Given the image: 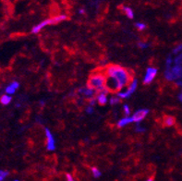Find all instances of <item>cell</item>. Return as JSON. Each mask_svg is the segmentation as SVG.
Returning <instances> with one entry per match:
<instances>
[{"label": "cell", "mask_w": 182, "mask_h": 181, "mask_svg": "<svg viewBox=\"0 0 182 181\" xmlns=\"http://www.w3.org/2000/svg\"><path fill=\"white\" fill-rule=\"evenodd\" d=\"M135 27L137 28V30L139 32H143L144 30H146L147 25L145 23H143V22H136L135 23Z\"/></svg>", "instance_id": "15"}, {"label": "cell", "mask_w": 182, "mask_h": 181, "mask_svg": "<svg viewBox=\"0 0 182 181\" xmlns=\"http://www.w3.org/2000/svg\"><path fill=\"white\" fill-rule=\"evenodd\" d=\"M8 172L7 171H4V170H0V181H3L7 176H8Z\"/></svg>", "instance_id": "18"}, {"label": "cell", "mask_w": 182, "mask_h": 181, "mask_svg": "<svg viewBox=\"0 0 182 181\" xmlns=\"http://www.w3.org/2000/svg\"><path fill=\"white\" fill-rule=\"evenodd\" d=\"M123 110H124V114H125V117H128L130 114V108L129 106V104H125L123 106Z\"/></svg>", "instance_id": "17"}, {"label": "cell", "mask_w": 182, "mask_h": 181, "mask_svg": "<svg viewBox=\"0 0 182 181\" xmlns=\"http://www.w3.org/2000/svg\"><path fill=\"white\" fill-rule=\"evenodd\" d=\"M121 9H122L123 13L125 14L129 18H130V20H132V18H134V12H133L131 7H127V6H121Z\"/></svg>", "instance_id": "9"}, {"label": "cell", "mask_w": 182, "mask_h": 181, "mask_svg": "<svg viewBox=\"0 0 182 181\" xmlns=\"http://www.w3.org/2000/svg\"><path fill=\"white\" fill-rule=\"evenodd\" d=\"M10 85H11V86H13L16 90L18 89V87H20V83H18V81H12V82L10 83Z\"/></svg>", "instance_id": "19"}, {"label": "cell", "mask_w": 182, "mask_h": 181, "mask_svg": "<svg viewBox=\"0 0 182 181\" xmlns=\"http://www.w3.org/2000/svg\"><path fill=\"white\" fill-rule=\"evenodd\" d=\"M12 98L11 96H9V95H7V94H4L1 96V98H0V103H1L2 104H4V106H7V104L11 102Z\"/></svg>", "instance_id": "11"}, {"label": "cell", "mask_w": 182, "mask_h": 181, "mask_svg": "<svg viewBox=\"0 0 182 181\" xmlns=\"http://www.w3.org/2000/svg\"><path fill=\"white\" fill-rule=\"evenodd\" d=\"M107 66V76H111L115 79H117L119 82L121 88H124L130 85L131 82L135 80L136 73L132 69L129 68H122L121 66L117 64H112L109 63Z\"/></svg>", "instance_id": "1"}, {"label": "cell", "mask_w": 182, "mask_h": 181, "mask_svg": "<svg viewBox=\"0 0 182 181\" xmlns=\"http://www.w3.org/2000/svg\"><path fill=\"white\" fill-rule=\"evenodd\" d=\"M14 181H20V180H14Z\"/></svg>", "instance_id": "23"}, {"label": "cell", "mask_w": 182, "mask_h": 181, "mask_svg": "<svg viewBox=\"0 0 182 181\" xmlns=\"http://www.w3.org/2000/svg\"><path fill=\"white\" fill-rule=\"evenodd\" d=\"M78 12H79L80 15H84V14L86 13V10H85V8L82 7V8H80V9H79V11H78Z\"/></svg>", "instance_id": "21"}, {"label": "cell", "mask_w": 182, "mask_h": 181, "mask_svg": "<svg viewBox=\"0 0 182 181\" xmlns=\"http://www.w3.org/2000/svg\"><path fill=\"white\" fill-rule=\"evenodd\" d=\"M132 122V119L131 117H123L121 118L118 122V128H124V127H126L127 125H129V123Z\"/></svg>", "instance_id": "10"}, {"label": "cell", "mask_w": 182, "mask_h": 181, "mask_svg": "<svg viewBox=\"0 0 182 181\" xmlns=\"http://www.w3.org/2000/svg\"><path fill=\"white\" fill-rule=\"evenodd\" d=\"M137 84H138V81H137V80L135 79V80H134V81L131 82V84L129 85V92H130L131 94H132L134 92H136Z\"/></svg>", "instance_id": "14"}, {"label": "cell", "mask_w": 182, "mask_h": 181, "mask_svg": "<svg viewBox=\"0 0 182 181\" xmlns=\"http://www.w3.org/2000/svg\"><path fill=\"white\" fill-rule=\"evenodd\" d=\"M45 135H46V149L47 151H54L55 149V139L51 131L48 129H45Z\"/></svg>", "instance_id": "6"}, {"label": "cell", "mask_w": 182, "mask_h": 181, "mask_svg": "<svg viewBox=\"0 0 182 181\" xmlns=\"http://www.w3.org/2000/svg\"><path fill=\"white\" fill-rule=\"evenodd\" d=\"M157 74V69H155V68H148L147 70H146V73H145V76H144V79L142 81V83L144 85H148L149 83H151L152 81L155 80V76Z\"/></svg>", "instance_id": "4"}, {"label": "cell", "mask_w": 182, "mask_h": 181, "mask_svg": "<svg viewBox=\"0 0 182 181\" xmlns=\"http://www.w3.org/2000/svg\"><path fill=\"white\" fill-rule=\"evenodd\" d=\"M104 86L108 91V92H111V93H117L120 92V90L122 89L118 80L115 79L114 77H111V76H107V77Z\"/></svg>", "instance_id": "3"}, {"label": "cell", "mask_w": 182, "mask_h": 181, "mask_svg": "<svg viewBox=\"0 0 182 181\" xmlns=\"http://www.w3.org/2000/svg\"><path fill=\"white\" fill-rule=\"evenodd\" d=\"M91 171H92V174L94 178H98L101 177V171L97 168V167H92L91 168Z\"/></svg>", "instance_id": "13"}, {"label": "cell", "mask_w": 182, "mask_h": 181, "mask_svg": "<svg viewBox=\"0 0 182 181\" xmlns=\"http://www.w3.org/2000/svg\"><path fill=\"white\" fill-rule=\"evenodd\" d=\"M121 103H122V99L119 98L118 96H112L110 99V104L111 106H118V104H119Z\"/></svg>", "instance_id": "12"}, {"label": "cell", "mask_w": 182, "mask_h": 181, "mask_svg": "<svg viewBox=\"0 0 182 181\" xmlns=\"http://www.w3.org/2000/svg\"><path fill=\"white\" fill-rule=\"evenodd\" d=\"M66 178H67V181H75L70 174H67L66 175Z\"/></svg>", "instance_id": "20"}, {"label": "cell", "mask_w": 182, "mask_h": 181, "mask_svg": "<svg viewBox=\"0 0 182 181\" xmlns=\"http://www.w3.org/2000/svg\"><path fill=\"white\" fill-rule=\"evenodd\" d=\"M5 92H6L7 94H13V93H15L16 89H15L13 86H11V85H9V86H7V87L5 89Z\"/></svg>", "instance_id": "16"}, {"label": "cell", "mask_w": 182, "mask_h": 181, "mask_svg": "<svg viewBox=\"0 0 182 181\" xmlns=\"http://www.w3.org/2000/svg\"><path fill=\"white\" fill-rule=\"evenodd\" d=\"M47 25H50V23H49V18H47V20H44V21H43L42 22H40V23H38L37 25H35L33 29H32V33H40L44 28L45 27V26H47Z\"/></svg>", "instance_id": "7"}, {"label": "cell", "mask_w": 182, "mask_h": 181, "mask_svg": "<svg viewBox=\"0 0 182 181\" xmlns=\"http://www.w3.org/2000/svg\"><path fill=\"white\" fill-rule=\"evenodd\" d=\"M96 101L99 103V106H104L107 103V93L105 92H98L96 96Z\"/></svg>", "instance_id": "8"}, {"label": "cell", "mask_w": 182, "mask_h": 181, "mask_svg": "<svg viewBox=\"0 0 182 181\" xmlns=\"http://www.w3.org/2000/svg\"><path fill=\"white\" fill-rule=\"evenodd\" d=\"M148 114H149V109H139L138 111H136L133 114V116L131 117L132 122L139 123L140 121L144 119L147 117Z\"/></svg>", "instance_id": "5"}, {"label": "cell", "mask_w": 182, "mask_h": 181, "mask_svg": "<svg viewBox=\"0 0 182 181\" xmlns=\"http://www.w3.org/2000/svg\"><path fill=\"white\" fill-rule=\"evenodd\" d=\"M71 56V54L67 50L66 47H63L55 50L51 55V58L55 65H65L69 63Z\"/></svg>", "instance_id": "2"}, {"label": "cell", "mask_w": 182, "mask_h": 181, "mask_svg": "<svg viewBox=\"0 0 182 181\" xmlns=\"http://www.w3.org/2000/svg\"><path fill=\"white\" fill-rule=\"evenodd\" d=\"M154 179H155V177H152L148 178V179H147V181H154Z\"/></svg>", "instance_id": "22"}]
</instances>
